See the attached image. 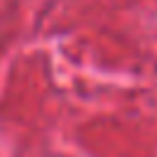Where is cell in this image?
I'll list each match as a JSON object with an SVG mask.
<instances>
[]
</instances>
